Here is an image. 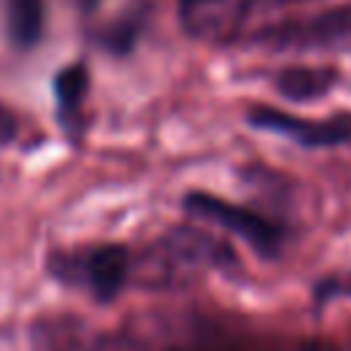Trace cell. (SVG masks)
<instances>
[{
    "mask_svg": "<svg viewBox=\"0 0 351 351\" xmlns=\"http://www.w3.org/2000/svg\"><path fill=\"white\" fill-rule=\"evenodd\" d=\"M47 266L55 280L80 288L99 302L115 299L134 269L132 252L121 244H88L77 250H58L49 255Z\"/></svg>",
    "mask_w": 351,
    "mask_h": 351,
    "instance_id": "1",
    "label": "cell"
},
{
    "mask_svg": "<svg viewBox=\"0 0 351 351\" xmlns=\"http://www.w3.org/2000/svg\"><path fill=\"white\" fill-rule=\"evenodd\" d=\"M184 208L197 217V219H208L214 225H222L225 230L241 236L261 258H274L280 255L282 244H285V228L277 225L274 219H269L266 214L222 200L217 195L208 192H189L184 197Z\"/></svg>",
    "mask_w": 351,
    "mask_h": 351,
    "instance_id": "2",
    "label": "cell"
},
{
    "mask_svg": "<svg viewBox=\"0 0 351 351\" xmlns=\"http://www.w3.org/2000/svg\"><path fill=\"white\" fill-rule=\"evenodd\" d=\"M269 49H340L351 47V3L304 19L269 25L252 38Z\"/></svg>",
    "mask_w": 351,
    "mask_h": 351,
    "instance_id": "3",
    "label": "cell"
},
{
    "mask_svg": "<svg viewBox=\"0 0 351 351\" xmlns=\"http://www.w3.org/2000/svg\"><path fill=\"white\" fill-rule=\"evenodd\" d=\"M247 121L258 129L285 134L304 148H332V145H343L351 140V112H340L324 121H310V118H296L274 107H252Z\"/></svg>",
    "mask_w": 351,
    "mask_h": 351,
    "instance_id": "4",
    "label": "cell"
},
{
    "mask_svg": "<svg viewBox=\"0 0 351 351\" xmlns=\"http://www.w3.org/2000/svg\"><path fill=\"white\" fill-rule=\"evenodd\" d=\"M252 8V0H178V19L189 38L225 44L233 41Z\"/></svg>",
    "mask_w": 351,
    "mask_h": 351,
    "instance_id": "5",
    "label": "cell"
},
{
    "mask_svg": "<svg viewBox=\"0 0 351 351\" xmlns=\"http://www.w3.org/2000/svg\"><path fill=\"white\" fill-rule=\"evenodd\" d=\"M337 82V71L332 66H288L277 71L274 88L288 101H315L326 96Z\"/></svg>",
    "mask_w": 351,
    "mask_h": 351,
    "instance_id": "6",
    "label": "cell"
},
{
    "mask_svg": "<svg viewBox=\"0 0 351 351\" xmlns=\"http://www.w3.org/2000/svg\"><path fill=\"white\" fill-rule=\"evenodd\" d=\"M5 30L19 49L38 44L44 30V0H5Z\"/></svg>",
    "mask_w": 351,
    "mask_h": 351,
    "instance_id": "7",
    "label": "cell"
},
{
    "mask_svg": "<svg viewBox=\"0 0 351 351\" xmlns=\"http://www.w3.org/2000/svg\"><path fill=\"white\" fill-rule=\"evenodd\" d=\"M85 93H88V69L82 63H71L55 77L58 110H60V121L66 129H74V118L80 115Z\"/></svg>",
    "mask_w": 351,
    "mask_h": 351,
    "instance_id": "8",
    "label": "cell"
},
{
    "mask_svg": "<svg viewBox=\"0 0 351 351\" xmlns=\"http://www.w3.org/2000/svg\"><path fill=\"white\" fill-rule=\"evenodd\" d=\"M145 16H148L145 3H140V5L129 8L118 22H112V25L104 30L101 44H104L110 52H115V55H126V52L134 47V41L140 38L143 25H145Z\"/></svg>",
    "mask_w": 351,
    "mask_h": 351,
    "instance_id": "9",
    "label": "cell"
},
{
    "mask_svg": "<svg viewBox=\"0 0 351 351\" xmlns=\"http://www.w3.org/2000/svg\"><path fill=\"white\" fill-rule=\"evenodd\" d=\"M19 134V121L16 115L0 101V145H11Z\"/></svg>",
    "mask_w": 351,
    "mask_h": 351,
    "instance_id": "10",
    "label": "cell"
},
{
    "mask_svg": "<svg viewBox=\"0 0 351 351\" xmlns=\"http://www.w3.org/2000/svg\"><path fill=\"white\" fill-rule=\"evenodd\" d=\"M269 3H277V5H291V3H307V0H269Z\"/></svg>",
    "mask_w": 351,
    "mask_h": 351,
    "instance_id": "11",
    "label": "cell"
},
{
    "mask_svg": "<svg viewBox=\"0 0 351 351\" xmlns=\"http://www.w3.org/2000/svg\"><path fill=\"white\" fill-rule=\"evenodd\" d=\"M96 5V0H82V8H93Z\"/></svg>",
    "mask_w": 351,
    "mask_h": 351,
    "instance_id": "12",
    "label": "cell"
}]
</instances>
